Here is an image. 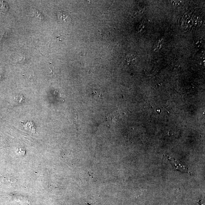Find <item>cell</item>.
<instances>
[{
  "label": "cell",
  "mask_w": 205,
  "mask_h": 205,
  "mask_svg": "<svg viewBox=\"0 0 205 205\" xmlns=\"http://www.w3.org/2000/svg\"><path fill=\"white\" fill-rule=\"evenodd\" d=\"M58 17L59 20L64 21H67V20L69 18V16L64 12H59Z\"/></svg>",
  "instance_id": "obj_5"
},
{
  "label": "cell",
  "mask_w": 205,
  "mask_h": 205,
  "mask_svg": "<svg viewBox=\"0 0 205 205\" xmlns=\"http://www.w3.org/2000/svg\"><path fill=\"white\" fill-rule=\"evenodd\" d=\"M169 160H170L173 166L181 172L182 173H188V168L185 165H183L181 163H180L179 162L177 161L174 158H171V157H168Z\"/></svg>",
  "instance_id": "obj_1"
},
{
  "label": "cell",
  "mask_w": 205,
  "mask_h": 205,
  "mask_svg": "<svg viewBox=\"0 0 205 205\" xmlns=\"http://www.w3.org/2000/svg\"><path fill=\"white\" fill-rule=\"evenodd\" d=\"M35 16L36 17H37V18H39L40 20H44V19H45L43 15H42V13H40V12H39V11H37Z\"/></svg>",
  "instance_id": "obj_6"
},
{
  "label": "cell",
  "mask_w": 205,
  "mask_h": 205,
  "mask_svg": "<svg viewBox=\"0 0 205 205\" xmlns=\"http://www.w3.org/2000/svg\"><path fill=\"white\" fill-rule=\"evenodd\" d=\"M137 55L134 53L129 54L125 58V61L128 64H132L137 59Z\"/></svg>",
  "instance_id": "obj_3"
},
{
  "label": "cell",
  "mask_w": 205,
  "mask_h": 205,
  "mask_svg": "<svg viewBox=\"0 0 205 205\" xmlns=\"http://www.w3.org/2000/svg\"><path fill=\"white\" fill-rule=\"evenodd\" d=\"M9 10V6L7 3L4 1H0V12L5 13Z\"/></svg>",
  "instance_id": "obj_4"
},
{
  "label": "cell",
  "mask_w": 205,
  "mask_h": 205,
  "mask_svg": "<svg viewBox=\"0 0 205 205\" xmlns=\"http://www.w3.org/2000/svg\"><path fill=\"white\" fill-rule=\"evenodd\" d=\"M23 124L24 128L25 130L28 131L32 134H35V128L32 122L31 121H27L25 124Z\"/></svg>",
  "instance_id": "obj_2"
}]
</instances>
